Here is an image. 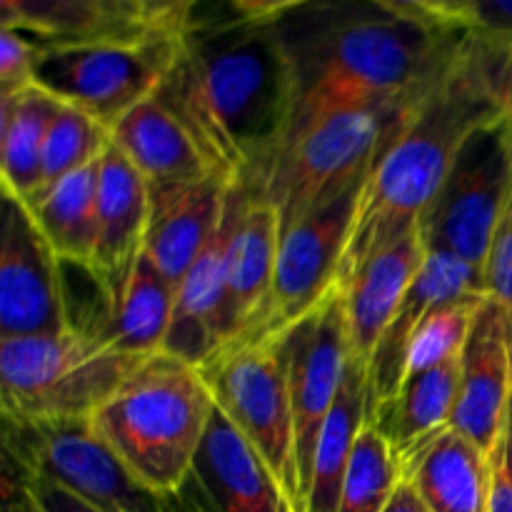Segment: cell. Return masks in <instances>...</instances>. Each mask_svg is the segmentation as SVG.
<instances>
[{
	"mask_svg": "<svg viewBox=\"0 0 512 512\" xmlns=\"http://www.w3.org/2000/svg\"><path fill=\"white\" fill-rule=\"evenodd\" d=\"M73 328L63 263L18 198L3 195L0 240V340L55 335Z\"/></svg>",
	"mask_w": 512,
	"mask_h": 512,
	"instance_id": "obj_14",
	"label": "cell"
},
{
	"mask_svg": "<svg viewBox=\"0 0 512 512\" xmlns=\"http://www.w3.org/2000/svg\"><path fill=\"white\" fill-rule=\"evenodd\" d=\"M98 163L20 200L63 265L90 268L98 218Z\"/></svg>",
	"mask_w": 512,
	"mask_h": 512,
	"instance_id": "obj_26",
	"label": "cell"
},
{
	"mask_svg": "<svg viewBox=\"0 0 512 512\" xmlns=\"http://www.w3.org/2000/svg\"><path fill=\"white\" fill-rule=\"evenodd\" d=\"M425 255L428 243L423 230L415 228L368 260L348 285H340L345 290L350 358L363 365V370H368L395 310L418 278Z\"/></svg>",
	"mask_w": 512,
	"mask_h": 512,
	"instance_id": "obj_21",
	"label": "cell"
},
{
	"mask_svg": "<svg viewBox=\"0 0 512 512\" xmlns=\"http://www.w3.org/2000/svg\"><path fill=\"white\" fill-rule=\"evenodd\" d=\"M63 108L38 85L0 98V163L3 195L28 200L43 188V150L53 118Z\"/></svg>",
	"mask_w": 512,
	"mask_h": 512,
	"instance_id": "obj_28",
	"label": "cell"
},
{
	"mask_svg": "<svg viewBox=\"0 0 512 512\" xmlns=\"http://www.w3.org/2000/svg\"><path fill=\"white\" fill-rule=\"evenodd\" d=\"M213 410L198 365L160 353L90 420L145 488L170 498L193 475Z\"/></svg>",
	"mask_w": 512,
	"mask_h": 512,
	"instance_id": "obj_4",
	"label": "cell"
},
{
	"mask_svg": "<svg viewBox=\"0 0 512 512\" xmlns=\"http://www.w3.org/2000/svg\"><path fill=\"white\" fill-rule=\"evenodd\" d=\"M365 423H368V383H365L363 365L350 358L343 388L320 430L305 512H338L350 455Z\"/></svg>",
	"mask_w": 512,
	"mask_h": 512,
	"instance_id": "obj_29",
	"label": "cell"
},
{
	"mask_svg": "<svg viewBox=\"0 0 512 512\" xmlns=\"http://www.w3.org/2000/svg\"><path fill=\"white\" fill-rule=\"evenodd\" d=\"M193 475L220 512H295L268 465L218 408Z\"/></svg>",
	"mask_w": 512,
	"mask_h": 512,
	"instance_id": "obj_24",
	"label": "cell"
},
{
	"mask_svg": "<svg viewBox=\"0 0 512 512\" xmlns=\"http://www.w3.org/2000/svg\"><path fill=\"white\" fill-rule=\"evenodd\" d=\"M503 115L490 45L463 38L443 73L390 120L360 195L338 285H348L368 260L423 225L465 140Z\"/></svg>",
	"mask_w": 512,
	"mask_h": 512,
	"instance_id": "obj_3",
	"label": "cell"
},
{
	"mask_svg": "<svg viewBox=\"0 0 512 512\" xmlns=\"http://www.w3.org/2000/svg\"><path fill=\"white\" fill-rule=\"evenodd\" d=\"M183 38L38 50L33 80L60 103L83 110L113 130L168 80L180 58Z\"/></svg>",
	"mask_w": 512,
	"mask_h": 512,
	"instance_id": "obj_9",
	"label": "cell"
},
{
	"mask_svg": "<svg viewBox=\"0 0 512 512\" xmlns=\"http://www.w3.org/2000/svg\"><path fill=\"white\" fill-rule=\"evenodd\" d=\"M512 405V345L508 323L488 300L460 355V385L453 428L488 455L495 453Z\"/></svg>",
	"mask_w": 512,
	"mask_h": 512,
	"instance_id": "obj_16",
	"label": "cell"
},
{
	"mask_svg": "<svg viewBox=\"0 0 512 512\" xmlns=\"http://www.w3.org/2000/svg\"><path fill=\"white\" fill-rule=\"evenodd\" d=\"M233 185L223 175H208L198 183L150 190L143 253L175 290L210 238L218 233Z\"/></svg>",
	"mask_w": 512,
	"mask_h": 512,
	"instance_id": "obj_19",
	"label": "cell"
},
{
	"mask_svg": "<svg viewBox=\"0 0 512 512\" xmlns=\"http://www.w3.org/2000/svg\"><path fill=\"white\" fill-rule=\"evenodd\" d=\"M510 428H512V405H510Z\"/></svg>",
	"mask_w": 512,
	"mask_h": 512,
	"instance_id": "obj_41",
	"label": "cell"
},
{
	"mask_svg": "<svg viewBox=\"0 0 512 512\" xmlns=\"http://www.w3.org/2000/svg\"><path fill=\"white\" fill-rule=\"evenodd\" d=\"M240 200H243V185L235 183L230 188L218 233L210 238V243L205 245V250L175 290L173 325H170L163 353L198 365V368L205 360L213 358L223 345L220 318H223L225 303V268H228V248L235 220H238Z\"/></svg>",
	"mask_w": 512,
	"mask_h": 512,
	"instance_id": "obj_20",
	"label": "cell"
},
{
	"mask_svg": "<svg viewBox=\"0 0 512 512\" xmlns=\"http://www.w3.org/2000/svg\"><path fill=\"white\" fill-rule=\"evenodd\" d=\"M270 340L278 348L288 380L300 488H303V500H308L320 430L338 400L350 365L345 290L335 285L310 313Z\"/></svg>",
	"mask_w": 512,
	"mask_h": 512,
	"instance_id": "obj_11",
	"label": "cell"
},
{
	"mask_svg": "<svg viewBox=\"0 0 512 512\" xmlns=\"http://www.w3.org/2000/svg\"><path fill=\"white\" fill-rule=\"evenodd\" d=\"M400 483L398 455L378 425L365 423L350 455L338 512H385Z\"/></svg>",
	"mask_w": 512,
	"mask_h": 512,
	"instance_id": "obj_30",
	"label": "cell"
},
{
	"mask_svg": "<svg viewBox=\"0 0 512 512\" xmlns=\"http://www.w3.org/2000/svg\"><path fill=\"white\" fill-rule=\"evenodd\" d=\"M173 313L175 285L143 253L93 333L118 353L153 358L163 353Z\"/></svg>",
	"mask_w": 512,
	"mask_h": 512,
	"instance_id": "obj_25",
	"label": "cell"
},
{
	"mask_svg": "<svg viewBox=\"0 0 512 512\" xmlns=\"http://www.w3.org/2000/svg\"><path fill=\"white\" fill-rule=\"evenodd\" d=\"M460 385V360L410 375L403 388L368 423L378 425L398 460L453 425Z\"/></svg>",
	"mask_w": 512,
	"mask_h": 512,
	"instance_id": "obj_27",
	"label": "cell"
},
{
	"mask_svg": "<svg viewBox=\"0 0 512 512\" xmlns=\"http://www.w3.org/2000/svg\"><path fill=\"white\" fill-rule=\"evenodd\" d=\"M275 25L293 73L285 138L338 110L403 108L463 43L430 25L413 0L283 3Z\"/></svg>",
	"mask_w": 512,
	"mask_h": 512,
	"instance_id": "obj_2",
	"label": "cell"
},
{
	"mask_svg": "<svg viewBox=\"0 0 512 512\" xmlns=\"http://www.w3.org/2000/svg\"><path fill=\"white\" fill-rule=\"evenodd\" d=\"M150 220V185L110 143L98 168V218L90 278L113 303L145 250Z\"/></svg>",
	"mask_w": 512,
	"mask_h": 512,
	"instance_id": "obj_17",
	"label": "cell"
},
{
	"mask_svg": "<svg viewBox=\"0 0 512 512\" xmlns=\"http://www.w3.org/2000/svg\"><path fill=\"white\" fill-rule=\"evenodd\" d=\"M145 360L78 328L0 340L3 420L93 418Z\"/></svg>",
	"mask_w": 512,
	"mask_h": 512,
	"instance_id": "obj_5",
	"label": "cell"
},
{
	"mask_svg": "<svg viewBox=\"0 0 512 512\" xmlns=\"http://www.w3.org/2000/svg\"><path fill=\"white\" fill-rule=\"evenodd\" d=\"M488 300V293H473L448 300L440 308H435L425 318V323L420 325L413 343H410L408 375H405V380L410 375L425 373V370H435L440 365L460 360L465 345H468L470 333H473L475 320H478L480 310H483Z\"/></svg>",
	"mask_w": 512,
	"mask_h": 512,
	"instance_id": "obj_31",
	"label": "cell"
},
{
	"mask_svg": "<svg viewBox=\"0 0 512 512\" xmlns=\"http://www.w3.org/2000/svg\"><path fill=\"white\" fill-rule=\"evenodd\" d=\"M113 143V130L83 110L65 105L53 118L43 150V188L98 163ZM40 188V190H43Z\"/></svg>",
	"mask_w": 512,
	"mask_h": 512,
	"instance_id": "obj_32",
	"label": "cell"
},
{
	"mask_svg": "<svg viewBox=\"0 0 512 512\" xmlns=\"http://www.w3.org/2000/svg\"><path fill=\"white\" fill-rule=\"evenodd\" d=\"M493 463V493H490V512H512V428L510 415L498 448L490 455Z\"/></svg>",
	"mask_w": 512,
	"mask_h": 512,
	"instance_id": "obj_37",
	"label": "cell"
},
{
	"mask_svg": "<svg viewBox=\"0 0 512 512\" xmlns=\"http://www.w3.org/2000/svg\"><path fill=\"white\" fill-rule=\"evenodd\" d=\"M488 293L483 270L458 255L443 250H428L418 278L395 310L388 330L375 348L373 360L365 370L368 383V420L403 388L408 375V353L415 333L435 308L463 295Z\"/></svg>",
	"mask_w": 512,
	"mask_h": 512,
	"instance_id": "obj_15",
	"label": "cell"
},
{
	"mask_svg": "<svg viewBox=\"0 0 512 512\" xmlns=\"http://www.w3.org/2000/svg\"><path fill=\"white\" fill-rule=\"evenodd\" d=\"M490 53H493L495 95H498L500 105L508 108L512 100V38L505 40V43H490Z\"/></svg>",
	"mask_w": 512,
	"mask_h": 512,
	"instance_id": "obj_38",
	"label": "cell"
},
{
	"mask_svg": "<svg viewBox=\"0 0 512 512\" xmlns=\"http://www.w3.org/2000/svg\"><path fill=\"white\" fill-rule=\"evenodd\" d=\"M5 463L20 478L48 480L103 512H170L95 430L93 420H3Z\"/></svg>",
	"mask_w": 512,
	"mask_h": 512,
	"instance_id": "obj_7",
	"label": "cell"
},
{
	"mask_svg": "<svg viewBox=\"0 0 512 512\" xmlns=\"http://www.w3.org/2000/svg\"><path fill=\"white\" fill-rule=\"evenodd\" d=\"M170 512H220V510L215 508L213 500L205 495V490L200 488L195 475H190L188 483H185L178 493L170 495Z\"/></svg>",
	"mask_w": 512,
	"mask_h": 512,
	"instance_id": "obj_39",
	"label": "cell"
},
{
	"mask_svg": "<svg viewBox=\"0 0 512 512\" xmlns=\"http://www.w3.org/2000/svg\"><path fill=\"white\" fill-rule=\"evenodd\" d=\"M483 278L490 300H495L503 310L512 345V188L498 225H495L493 240H490Z\"/></svg>",
	"mask_w": 512,
	"mask_h": 512,
	"instance_id": "obj_34",
	"label": "cell"
},
{
	"mask_svg": "<svg viewBox=\"0 0 512 512\" xmlns=\"http://www.w3.org/2000/svg\"><path fill=\"white\" fill-rule=\"evenodd\" d=\"M113 145L148 180L150 190L220 175L188 125L158 95L140 103L115 125Z\"/></svg>",
	"mask_w": 512,
	"mask_h": 512,
	"instance_id": "obj_23",
	"label": "cell"
},
{
	"mask_svg": "<svg viewBox=\"0 0 512 512\" xmlns=\"http://www.w3.org/2000/svg\"><path fill=\"white\" fill-rule=\"evenodd\" d=\"M283 3H195L180 58L158 95L230 183L258 188L293 118Z\"/></svg>",
	"mask_w": 512,
	"mask_h": 512,
	"instance_id": "obj_1",
	"label": "cell"
},
{
	"mask_svg": "<svg viewBox=\"0 0 512 512\" xmlns=\"http://www.w3.org/2000/svg\"><path fill=\"white\" fill-rule=\"evenodd\" d=\"M400 470L430 512H490V455L453 425L405 455Z\"/></svg>",
	"mask_w": 512,
	"mask_h": 512,
	"instance_id": "obj_22",
	"label": "cell"
},
{
	"mask_svg": "<svg viewBox=\"0 0 512 512\" xmlns=\"http://www.w3.org/2000/svg\"><path fill=\"white\" fill-rule=\"evenodd\" d=\"M368 175L350 185L333 203L305 215L280 233L278 265L268 303L253 328L235 340L275 338L310 313L338 285L340 263Z\"/></svg>",
	"mask_w": 512,
	"mask_h": 512,
	"instance_id": "obj_13",
	"label": "cell"
},
{
	"mask_svg": "<svg viewBox=\"0 0 512 512\" xmlns=\"http://www.w3.org/2000/svg\"><path fill=\"white\" fill-rule=\"evenodd\" d=\"M510 188L512 125L503 115L465 140L438 200L420 225L428 250L458 255L483 270Z\"/></svg>",
	"mask_w": 512,
	"mask_h": 512,
	"instance_id": "obj_10",
	"label": "cell"
},
{
	"mask_svg": "<svg viewBox=\"0 0 512 512\" xmlns=\"http://www.w3.org/2000/svg\"><path fill=\"white\" fill-rule=\"evenodd\" d=\"M280 250V215L258 190L243 185L238 220L228 248L225 303L220 318L223 345L255 325L270 298ZM220 345V348H223Z\"/></svg>",
	"mask_w": 512,
	"mask_h": 512,
	"instance_id": "obj_18",
	"label": "cell"
},
{
	"mask_svg": "<svg viewBox=\"0 0 512 512\" xmlns=\"http://www.w3.org/2000/svg\"><path fill=\"white\" fill-rule=\"evenodd\" d=\"M5 508L8 512H103L48 480L20 475L5 480Z\"/></svg>",
	"mask_w": 512,
	"mask_h": 512,
	"instance_id": "obj_35",
	"label": "cell"
},
{
	"mask_svg": "<svg viewBox=\"0 0 512 512\" xmlns=\"http://www.w3.org/2000/svg\"><path fill=\"white\" fill-rule=\"evenodd\" d=\"M193 0H0V28L38 50L143 43L188 33Z\"/></svg>",
	"mask_w": 512,
	"mask_h": 512,
	"instance_id": "obj_12",
	"label": "cell"
},
{
	"mask_svg": "<svg viewBox=\"0 0 512 512\" xmlns=\"http://www.w3.org/2000/svg\"><path fill=\"white\" fill-rule=\"evenodd\" d=\"M213 403L305 512L288 380L273 340H233L200 365Z\"/></svg>",
	"mask_w": 512,
	"mask_h": 512,
	"instance_id": "obj_8",
	"label": "cell"
},
{
	"mask_svg": "<svg viewBox=\"0 0 512 512\" xmlns=\"http://www.w3.org/2000/svg\"><path fill=\"white\" fill-rule=\"evenodd\" d=\"M403 108L338 110L283 140L268 173L253 188L278 210L280 233L333 203L373 170L385 130Z\"/></svg>",
	"mask_w": 512,
	"mask_h": 512,
	"instance_id": "obj_6",
	"label": "cell"
},
{
	"mask_svg": "<svg viewBox=\"0 0 512 512\" xmlns=\"http://www.w3.org/2000/svg\"><path fill=\"white\" fill-rule=\"evenodd\" d=\"M418 13L445 33L505 43L512 38V0H413Z\"/></svg>",
	"mask_w": 512,
	"mask_h": 512,
	"instance_id": "obj_33",
	"label": "cell"
},
{
	"mask_svg": "<svg viewBox=\"0 0 512 512\" xmlns=\"http://www.w3.org/2000/svg\"><path fill=\"white\" fill-rule=\"evenodd\" d=\"M385 512H430L428 505L420 500V495L415 493L413 485L410 483H400V488L395 490L393 500L388 503V508H385Z\"/></svg>",
	"mask_w": 512,
	"mask_h": 512,
	"instance_id": "obj_40",
	"label": "cell"
},
{
	"mask_svg": "<svg viewBox=\"0 0 512 512\" xmlns=\"http://www.w3.org/2000/svg\"><path fill=\"white\" fill-rule=\"evenodd\" d=\"M38 48L10 28H0V98L35 85L33 68Z\"/></svg>",
	"mask_w": 512,
	"mask_h": 512,
	"instance_id": "obj_36",
	"label": "cell"
}]
</instances>
